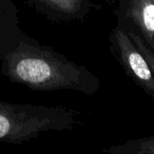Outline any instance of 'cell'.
Returning <instances> with one entry per match:
<instances>
[{"label":"cell","mask_w":154,"mask_h":154,"mask_svg":"<svg viewBox=\"0 0 154 154\" xmlns=\"http://www.w3.org/2000/svg\"><path fill=\"white\" fill-rule=\"evenodd\" d=\"M127 14L154 50V0H129Z\"/></svg>","instance_id":"obj_4"},{"label":"cell","mask_w":154,"mask_h":154,"mask_svg":"<svg viewBox=\"0 0 154 154\" xmlns=\"http://www.w3.org/2000/svg\"><path fill=\"white\" fill-rule=\"evenodd\" d=\"M128 35L133 40V42L136 45L137 49L141 52V54H143V57L146 58V60H147V62L149 63L150 68H151L152 72H153V74H154V53L150 50V48L147 45V43H146L137 34H135V33H133V32H130Z\"/></svg>","instance_id":"obj_7"},{"label":"cell","mask_w":154,"mask_h":154,"mask_svg":"<svg viewBox=\"0 0 154 154\" xmlns=\"http://www.w3.org/2000/svg\"><path fill=\"white\" fill-rule=\"evenodd\" d=\"M105 152L113 154H154V135L129 139L124 145L111 147L106 149Z\"/></svg>","instance_id":"obj_5"},{"label":"cell","mask_w":154,"mask_h":154,"mask_svg":"<svg viewBox=\"0 0 154 154\" xmlns=\"http://www.w3.org/2000/svg\"><path fill=\"white\" fill-rule=\"evenodd\" d=\"M52 11L66 15H78L85 8L88 0H32Z\"/></svg>","instance_id":"obj_6"},{"label":"cell","mask_w":154,"mask_h":154,"mask_svg":"<svg viewBox=\"0 0 154 154\" xmlns=\"http://www.w3.org/2000/svg\"><path fill=\"white\" fill-rule=\"evenodd\" d=\"M75 113L63 107H45L0 100V141L22 143L48 131L72 130Z\"/></svg>","instance_id":"obj_2"},{"label":"cell","mask_w":154,"mask_h":154,"mask_svg":"<svg viewBox=\"0 0 154 154\" xmlns=\"http://www.w3.org/2000/svg\"><path fill=\"white\" fill-rule=\"evenodd\" d=\"M114 39L120 61L129 76L154 98V74L141 52L124 31L116 30L114 32Z\"/></svg>","instance_id":"obj_3"},{"label":"cell","mask_w":154,"mask_h":154,"mask_svg":"<svg viewBox=\"0 0 154 154\" xmlns=\"http://www.w3.org/2000/svg\"><path fill=\"white\" fill-rule=\"evenodd\" d=\"M1 72L10 80L33 90H69L93 93L98 82L86 68L40 45L20 41L0 52Z\"/></svg>","instance_id":"obj_1"}]
</instances>
